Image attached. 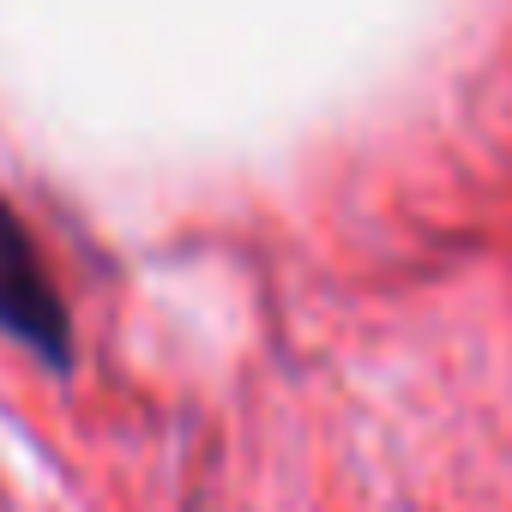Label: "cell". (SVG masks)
<instances>
[{"mask_svg": "<svg viewBox=\"0 0 512 512\" xmlns=\"http://www.w3.org/2000/svg\"><path fill=\"white\" fill-rule=\"evenodd\" d=\"M0 332L19 338L25 350H37L55 368L73 362V320L37 260V241L25 235V223L7 205H0Z\"/></svg>", "mask_w": 512, "mask_h": 512, "instance_id": "obj_1", "label": "cell"}]
</instances>
